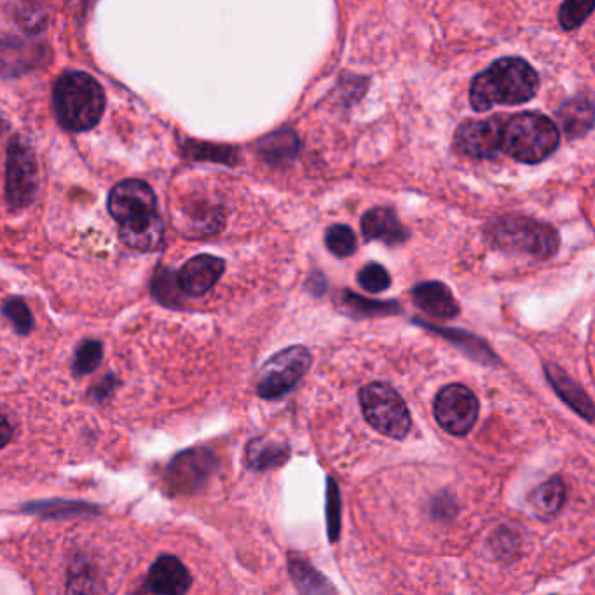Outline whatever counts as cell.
Wrapping results in <instances>:
<instances>
[{
	"label": "cell",
	"instance_id": "1",
	"mask_svg": "<svg viewBox=\"0 0 595 595\" xmlns=\"http://www.w3.org/2000/svg\"><path fill=\"white\" fill-rule=\"evenodd\" d=\"M540 79L522 58H501L473 79L470 103L473 110L486 112L494 105H520L534 98Z\"/></svg>",
	"mask_w": 595,
	"mask_h": 595
},
{
	"label": "cell",
	"instance_id": "2",
	"mask_svg": "<svg viewBox=\"0 0 595 595\" xmlns=\"http://www.w3.org/2000/svg\"><path fill=\"white\" fill-rule=\"evenodd\" d=\"M56 119L69 131L95 128L105 110V91L86 72H63L53 88Z\"/></svg>",
	"mask_w": 595,
	"mask_h": 595
},
{
	"label": "cell",
	"instance_id": "3",
	"mask_svg": "<svg viewBox=\"0 0 595 595\" xmlns=\"http://www.w3.org/2000/svg\"><path fill=\"white\" fill-rule=\"evenodd\" d=\"M559 130L552 119L538 112H522L503 126V149L526 165H536L559 147Z\"/></svg>",
	"mask_w": 595,
	"mask_h": 595
},
{
	"label": "cell",
	"instance_id": "4",
	"mask_svg": "<svg viewBox=\"0 0 595 595\" xmlns=\"http://www.w3.org/2000/svg\"><path fill=\"white\" fill-rule=\"evenodd\" d=\"M489 238L500 250L540 260L552 259L561 245L559 233L550 224L515 215L496 220Z\"/></svg>",
	"mask_w": 595,
	"mask_h": 595
},
{
	"label": "cell",
	"instance_id": "5",
	"mask_svg": "<svg viewBox=\"0 0 595 595\" xmlns=\"http://www.w3.org/2000/svg\"><path fill=\"white\" fill-rule=\"evenodd\" d=\"M360 405L363 416L374 430L384 437L402 438L409 435L412 428L411 412L404 398L386 383H370L360 390Z\"/></svg>",
	"mask_w": 595,
	"mask_h": 595
},
{
	"label": "cell",
	"instance_id": "6",
	"mask_svg": "<svg viewBox=\"0 0 595 595\" xmlns=\"http://www.w3.org/2000/svg\"><path fill=\"white\" fill-rule=\"evenodd\" d=\"M313 356L306 346H290L271 356L260 369L257 395L264 400H278L294 390L306 376Z\"/></svg>",
	"mask_w": 595,
	"mask_h": 595
},
{
	"label": "cell",
	"instance_id": "7",
	"mask_svg": "<svg viewBox=\"0 0 595 595\" xmlns=\"http://www.w3.org/2000/svg\"><path fill=\"white\" fill-rule=\"evenodd\" d=\"M39 189V166L27 140L14 138L7 151L6 198L13 210L32 205Z\"/></svg>",
	"mask_w": 595,
	"mask_h": 595
},
{
	"label": "cell",
	"instance_id": "8",
	"mask_svg": "<svg viewBox=\"0 0 595 595\" xmlns=\"http://www.w3.org/2000/svg\"><path fill=\"white\" fill-rule=\"evenodd\" d=\"M479 398L465 384H449L438 391L433 412L442 430L454 437H465L479 419Z\"/></svg>",
	"mask_w": 595,
	"mask_h": 595
},
{
	"label": "cell",
	"instance_id": "9",
	"mask_svg": "<svg viewBox=\"0 0 595 595\" xmlns=\"http://www.w3.org/2000/svg\"><path fill=\"white\" fill-rule=\"evenodd\" d=\"M503 126L498 117L466 121L454 133V147L470 158H496L503 149Z\"/></svg>",
	"mask_w": 595,
	"mask_h": 595
},
{
	"label": "cell",
	"instance_id": "10",
	"mask_svg": "<svg viewBox=\"0 0 595 595\" xmlns=\"http://www.w3.org/2000/svg\"><path fill=\"white\" fill-rule=\"evenodd\" d=\"M217 466V459L206 449H191L178 454L166 472V486L171 494L194 493L203 486Z\"/></svg>",
	"mask_w": 595,
	"mask_h": 595
},
{
	"label": "cell",
	"instance_id": "11",
	"mask_svg": "<svg viewBox=\"0 0 595 595\" xmlns=\"http://www.w3.org/2000/svg\"><path fill=\"white\" fill-rule=\"evenodd\" d=\"M226 271V262L215 255H196L187 260L177 274L180 292L189 297L208 294Z\"/></svg>",
	"mask_w": 595,
	"mask_h": 595
},
{
	"label": "cell",
	"instance_id": "12",
	"mask_svg": "<svg viewBox=\"0 0 595 595\" xmlns=\"http://www.w3.org/2000/svg\"><path fill=\"white\" fill-rule=\"evenodd\" d=\"M156 194L149 184L142 180H124L110 191L109 212L117 222L140 215L156 212Z\"/></svg>",
	"mask_w": 595,
	"mask_h": 595
},
{
	"label": "cell",
	"instance_id": "13",
	"mask_svg": "<svg viewBox=\"0 0 595 595\" xmlns=\"http://www.w3.org/2000/svg\"><path fill=\"white\" fill-rule=\"evenodd\" d=\"M119 238L131 250L154 252L165 241V224L156 212L140 213L119 222Z\"/></svg>",
	"mask_w": 595,
	"mask_h": 595
},
{
	"label": "cell",
	"instance_id": "14",
	"mask_svg": "<svg viewBox=\"0 0 595 595\" xmlns=\"http://www.w3.org/2000/svg\"><path fill=\"white\" fill-rule=\"evenodd\" d=\"M192 578L184 564L173 555H161L152 564L145 592L151 594L182 595L191 589Z\"/></svg>",
	"mask_w": 595,
	"mask_h": 595
},
{
	"label": "cell",
	"instance_id": "15",
	"mask_svg": "<svg viewBox=\"0 0 595 595\" xmlns=\"http://www.w3.org/2000/svg\"><path fill=\"white\" fill-rule=\"evenodd\" d=\"M362 233L365 240L383 241L390 247L409 240V229L400 222L391 208H372L363 215Z\"/></svg>",
	"mask_w": 595,
	"mask_h": 595
},
{
	"label": "cell",
	"instance_id": "16",
	"mask_svg": "<svg viewBox=\"0 0 595 595\" xmlns=\"http://www.w3.org/2000/svg\"><path fill=\"white\" fill-rule=\"evenodd\" d=\"M412 299L426 315L438 320H451L459 315V306L451 290L440 281H425L412 290Z\"/></svg>",
	"mask_w": 595,
	"mask_h": 595
},
{
	"label": "cell",
	"instance_id": "17",
	"mask_svg": "<svg viewBox=\"0 0 595 595\" xmlns=\"http://www.w3.org/2000/svg\"><path fill=\"white\" fill-rule=\"evenodd\" d=\"M545 374L550 384L554 386L557 395L569 404L573 411L578 412L582 418L587 419L589 423L594 421V404L589 395L580 388V384L575 383L571 377L554 363L545 365Z\"/></svg>",
	"mask_w": 595,
	"mask_h": 595
},
{
	"label": "cell",
	"instance_id": "18",
	"mask_svg": "<svg viewBox=\"0 0 595 595\" xmlns=\"http://www.w3.org/2000/svg\"><path fill=\"white\" fill-rule=\"evenodd\" d=\"M557 119L566 137L571 140L585 137L594 126V105L589 98L576 96L557 110Z\"/></svg>",
	"mask_w": 595,
	"mask_h": 595
},
{
	"label": "cell",
	"instance_id": "19",
	"mask_svg": "<svg viewBox=\"0 0 595 595\" xmlns=\"http://www.w3.org/2000/svg\"><path fill=\"white\" fill-rule=\"evenodd\" d=\"M290 459V445L273 438H254L245 449V461L252 470H273Z\"/></svg>",
	"mask_w": 595,
	"mask_h": 595
},
{
	"label": "cell",
	"instance_id": "20",
	"mask_svg": "<svg viewBox=\"0 0 595 595\" xmlns=\"http://www.w3.org/2000/svg\"><path fill=\"white\" fill-rule=\"evenodd\" d=\"M297 152H299V138L294 131H276L259 142L260 156L271 165L287 163L288 159H294L297 156Z\"/></svg>",
	"mask_w": 595,
	"mask_h": 595
},
{
	"label": "cell",
	"instance_id": "21",
	"mask_svg": "<svg viewBox=\"0 0 595 595\" xmlns=\"http://www.w3.org/2000/svg\"><path fill=\"white\" fill-rule=\"evenodd\" d=\"M288 571L294 580L295 587L302 594H329L336 592L325 576L320 575L308 561L301 557H290L288 559Z\"/></svg>",
	"mask_w": 595,
	"mask_h": 595
},
{
	"label": "cell",
	"instance_id": "22",
	"mask_svg": "<svg viewBox=\"0 0 595 595\" xmlns=\"http://www.w3.org/2000/svg\"><path fill=\"white\" fill-rule=\"evenodd\" d=\"M566 501V486L559 477H552L543 482L536 491L531 494V505L534 512L541 517H554L561 510Z\"/></svg>",
	"mask_w": 595,
	"mask_h": 595
},
{
	"label": "cell",
	"instance_id": "23",
	"mask_svg": "<svg viewBox=\"0 0 595 595\" xmlns=\"http://www.w3.org/2000/svg\"><path fill=\"white\" fill-rule=\"evenodd\" d=\"M342 304L349 313L358 316H390L397 315L402 311L395 301H370V299L353 294L349 290L342 294Z\"/></svg>",
	"mask_w": 595,
	"mask_h": 595
},
{
	"label": "cell",
	"instance_id": "24",
	"mask_svg": "<svg viewBox=\"0 0 595 595\" xmlns=\"http://www.w3.org/2000/svg\"><path fill=\"white\" fill-rule=\"evenodd\" d=\"M423 325H425L426 329L435 330L440 336H444L445 339L454 342L459 348L465 349L468 355L473 356V360H480L482 363L494 362L496 360L493 351L487 348L486 342L479 341L477 337L470 336V334H463V332H458V330L438 329L435 325H428V323H423Z\"/></svg>",
	"mask_w": 595,
	"mask_h": 595
},
{
	"label": "cell",
	"instance_id": "25",
	"mask_svg": "<svg viewBox=\"0 0 595 595\" xmlns=\"http://www.w3.org/2000/svg\"><path fill=\"white\" fill-rule=\"evenodd\" d=\"M103 346L102 342L95 341V339H88L79 344L76 349V356L72 362V370L76 376H86L98 369V365L102 363Z\"/></svg>",
	"mask_w": 595,
	"mask_h": 595
},
{
	"label": "cell",
	"instance_id": "26",
	"mask_svg": "<svg viewBox=\"0 0 595 595\" xmlns=\"http://www.w3.org/2000/svg\"><path fill=\"white\" fill-rule=\"evenodd\" d=\"M325 243L336 257H351L356 252V234L344 224L329 227L325 233Z\"/></svg>",
	"mask_w": 595,
	"mask_h": 595
},
{
	"label": "cell",
	"instance_id": "27",
	"mask_svg": "<svg viewBox=\"0 0 595 595\" xmlns=\"http://www.w3.org/2000/svg\"><path fill=\"white\" fill-rule=\"evenodd\" d=\"M595 0H564L559 11V21L564 30H576L594 11Z\"/></svg>",
	"mask_w": 595,
	"mask_h": 595
},
{
	"label": "cell",
	"instance_id": "28",
	"mask_svg": "<svg viewBox=\"0 0 595 595\" xmlns=\"http://www.w3.org/2000/svg\"><path fill=\"white\" fill-rule=\"evenodd\" d=\"M184 154L187 158L192 159H208V161H219V163H226V165H234L236 163V152L229 147H220V145L201 144V142H194L189 140L184 145Z\"/></svg>",
	"mask_w": 595,
	"mask_h": 595
},
{
	"label": "cell",
	"instance_id": "29",
	"mask_svg": "<svg viewBox=\"0 0 595 595\" xmlns=\"http://www.w3.org/2000/svg\"><path fill=\"white\" fill-rule=\"evenodd\" d=\"M2 313L6 315L7 320L13 323L14 330L20 336H27L34 329V316L32 311L28 309L27 304L21 299H9V301L2 306Z\"/></svg>",
	"mask_w": 595,
	"mask_h": 595
},
{
	"label": "cell",
	"instance_id": "30",
	"mask_svg": "<svg viewBox=\"0 0 595 595\" xmlns=\"http://www.w3.org/2000/svg\"><path fill=\"white\" fill-rule=\"evenodd\" d=\"M358 283L363 290H367L370 294H381L390 288L391 276L381 264L372 262L358 273Z\"/></svg>",
	"mask_w": 595,
	"mask_h": 595
},
{
	"label": "cell",
	"instance_id": "31",
	"mask_svg": "<svg viewBox=\"0 0 595 595\" xmlns=\"http://www.w3.org/2000/svg\"><path fill=\"white\" fill-rule=\"evenodd\" d=\"M16 20L21 27L25 28L30 34H39L48 23L46 11L41 6L34 4L32 0H25L18 9H16Z\"/></svg>",
	"mask_w": 595,
	"mask_h": 595
},
{
	"label": "cell",
	"instance_id": "32",
	"mask_svg": "<svg viewBox=\"0 0 595 595\" xmlns=\"http://www.w3.org/2000/svg\"><path fill=\"white\" fill-rule=\"evenodd\" d=\"M327 526L330 541L336 543L341 533V494L334 479H329L327 486Z\"/></svg>",
	"mask_w": 595,
	"mask_h": 595
},
{
	"label": "cell",
	"instance_id": "33",
	"mask_svg": "<svg viewBox=\"0 0 595 595\" xmlns=\"http://www.w3.org/2000/svg\"><path fill=\"white\" fill-rule=\"evenodd\" d=\"M171 274H173L171 271H163L154 278V295L165 304L177 301V294L180 292L177 276H171Z\"/></svg>",
	"mask_w": 595,
	"mask_h": 595
},
{
	"label": "cell",
	"instance_id": "34",
	"mask_svg": "<svg viewBox=\"0 0 595 595\" xmlns=\"http://www.w3.org/2000/svg\"><path fill=\"white\" fill-rule=\"evenodd\" d=\"M11 438H13V426L4 414H0V449L6 447Z\"/></svg>",
	"mask_w": 595,
	"mask_h": 595
}]
</instances>
